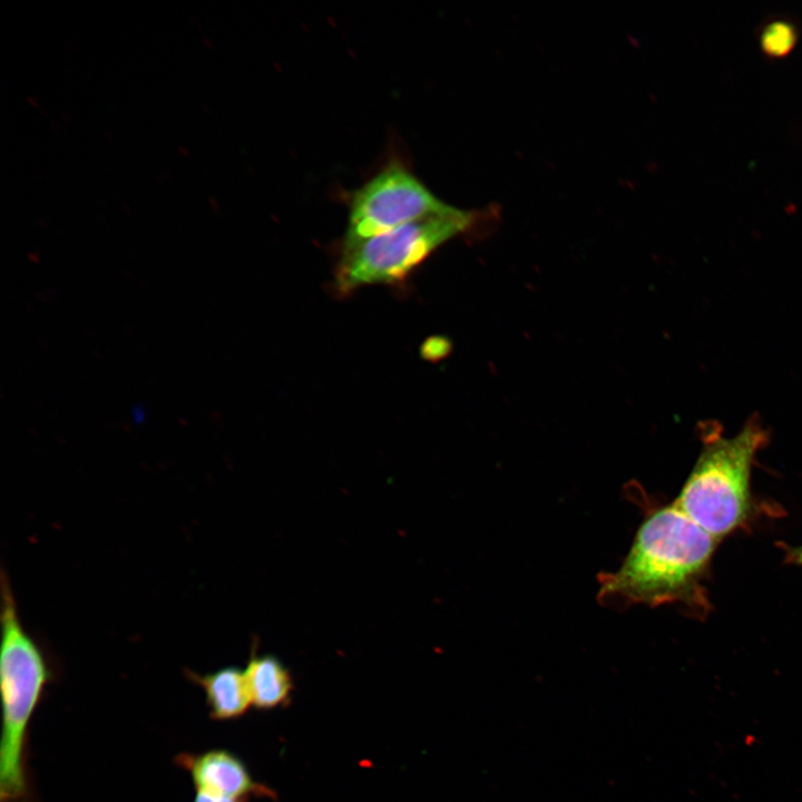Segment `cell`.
Listing matches in <instances>:
<instances>
[{
	"instance_id": "cell-6",
	"label": "cell",
	"mask_w": 802,
	"mask_h": 802,
	"mask_svg": "<svg viewBox=\"0 0 802 802\" xmlns=\"http://www.w3.org/2000/svg\"><path fill=\"white\" fill-rule=\"evenodd\" d=\"M176 764L188 772L196 790L241 800L251 794H270L268 789L253 780L243 761L227 750L180 753Z\"/></svg>"
},
{
	"instance_id": "cell-7",
	"label": "cell",
	"mask_w": 802,
	"mask_h": 802,
	"mask_svg": "<svg viewBox=\"0 0 802 802\" xmlns=\"http://www.w3.org/2000/svg\"><path fill=\"white\" fill-rule=\"evenodd\" d=\"M185 675L204 691L215 721L237 718L252 705L245 673L238 667L227 666L204 675L185 669Z\"/></svg>"
},
{
	"instance_id": "cell-3",
	"label": "cell",
	"mask_w": 802,
	"mask_h": 802,
	"mask_svg": "<svg viewBox=\"0 0 802 802\" xmlns=\"http://www.w3.org/2000/svg\"><path fill=\"white\" fill-rule=\"evenodd\" d=\"M703 437V451L674 505L720 539L746 517L751 467L767 436L761 421L752 418L731 438L713 428Z\"/></svg>"
},
{
	"instance_id": "cell-2",
	"label": "cell",
	"mask_w": 802,
	"mask_h": 802,
	"mask_svg": "<svg viewBox=\"0 0 802 802\" xmlns=\"http://www.w3.org/2000/svg\"><path fill=\"white\" fill-rule=\"evenodd\" d=\"M2 734L0 745V800L28 802L26 772L28 726L51 672L43 651L27 633L6 573L1 571Z\"/></svg>"
},
{
	"instance_id": "cell-8",
	"label": "cell",
	"mask_w": 802,
	"mask_h": 802,
	"mask_svg": "<svg viewBox=\"0 0 802 802\" xmlns=\"http://www.w3.org/2000/svg\"><path fill=\"white\" fill-rule=\"evenodd\" d=\"M244 673L252 705L256 708L271 710L288 702L293 681L277 657L253 652Z\"/></svg>"
},
{
	"instance_id": "cell-1",
	"label": "cell",
	"mask_w": 802,
	"mask_h": 802,
	"mask_svg": "<svg viewBox=\"0 0 802 802\" xmlns=\"http://www.w3.org/2000/svg\"><path fill=\"white\" fill-rule=\"evenodd\" d=\"M715 538L674 503L639 527L619 569L603 579L607 597L661 604L683 597L706 567Z\"/></svg>"
},
{
	"instance_id": "cell-9",
	"label": "cell",
	"mask_w": 802,
	"mask_h": 802,
	"mask_svg": "<svg viewBox=\"0 0 802 802\" xmlns=\"http://www.w3.org/2000/svg\"><path fill=\"white\" fill-rule=\"evenodd\" d=\"M798 39L795 27L786 20H774L767 23L760 36L761 48L765 55L781 58L790 53Z\"/></svg>"
},
{
	"instance_id": "cell-5",
	"label": "cell",
	"mask_w": 802,
	"mask_h": 802,
	"mask_svg": "<svg viewBox=\"0 0 802 802\" xmlns=\"http://www.w3.org/2000/svg\"><path fill=\"white\" fill-rule=\"evenodd\" d=\"M450 206L401 162H390L352 195L343 247Z\"/></svg>"
},
{
	"instance_id": "cell-11",
	"label": "cell",
	"mask_w": 802,
	"mask_h": 802,
	"mask_svg": "<svg viewBox=\"0 0 802 802\" xmlns=\"http://www.w3.org/2000/svg\"><path fill=\"white\" fill-rule=\"evenodd\" d=\"M795 556L798 561L802 563V547L796 550Z\"/></svg>"
},
{
	"instance_id": "cell-10",
	"label": "cell",
	"mask_w": 802,
	"mask_h": 802,
	"mask_svg": "<svg viewBox=\"0 0 802 802\" xmlns=\"http://www.w3.org/2000/svg\"><path fill=\"white\" fill-rule=\"evenodd\" d=\"M246 800L233 799L206 791L196 790L193 802H245Z\"/></svg>"
},
{
	"instance_id": "cell-4",
	"label": "cell",
	"mask_w": 802,
	"mask_h": 802,
	"mask_svg": "<svg viewBox=\"0 0 802 802\" xmlns=\"http://www.w3.org/2000/svg\"><path fill=\"white\" fill-rule=\"evenodd\" d=\"M475 219L473 212L450 206L344 246L336 267L335 286L345 294L363 285L401 281L438 247L468 231Z\"/></svg>"
}]
</instances>
